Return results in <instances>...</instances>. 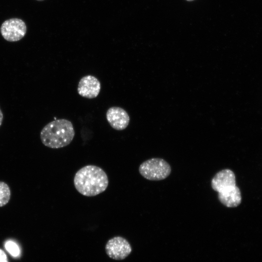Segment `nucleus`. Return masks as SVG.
<instances>
[{"label": "nucleus", "mask_w": 262, "mask_h": 262, "mask_svg": "<svg viewBox=\"0 0 262 262\" xmlns=\"http://www.w3.org/2000/svg\"><path fill=\"white\" fill-rule=\"evenodd\" d=\"M108 184V178L105 172L94 165H87L80 168L74 178L76 189L86 196H96L103 192Z\"/></svg>", "instance_id": "1"}, {"label": "nucleus", "mask_w": 262, "mask_h": 262, "mask_svg": "<svg viewBox=\"0 0 262 262\" xmlns=\"http://www.w3.org/2000/svg\"><path fill=\"white\" fill-rule=\"evenodd\" d=\"M75 131L71 121L55 119L45 125L40 132V139L45 146L59 148L68 145L73 140Z\"/></svg>", "instance_id": "2"}, {"label": "nucleus", "mask_w": 262, "mask_h": 262, "mask_svg": "<svg viewBox=\"0 0 262 262\" xmlns=\"http://www.w3.org/2000/svg\"><path fill=\"white\" fill-rule=\"evenodd\" d=\"M139 172L145 179L150 180H161L166 179L171 172V166L164 160L154 158L147 160L139 166Z\"/></svg>", "instance_id": "3"}, {"label": "nucleus", "mask_w": 262, "mask_h": 262, "mask_svg": "<svg viewBox=\"0 0 262 262\" xmlns=\"http://www.w3.org/2000/svg\"><path fill=\"white\" fill-rule=\"evenodd\" d=\"M0 32L3 38L9 42L21 40L26 34L27 26L23 20L12 18L4 21L1 24Z\"/></svg>", "instance_id": "4"}, {"label": "nucleus", "mask_w": 262, "mask_h": 262, "mask_svg": "<svg viewBox=\"0 0 262 262\" xmlns=\"http://www.w3.org/2000/svg\"><path fill=\"white\" fill-rule=\"evenodd\" d=\"M107 255L116 260H122L131 253L132 248L129 242L121 236H115L109 239L105 246Z\"/></svg>", "instance_id": "5"}, {"label": "nucleus", "mask_w": 262, "mask_h": 262, "mask_svg": "<svg viewBox=\"0 0 262 262\" xmlns=\"http://www.w3.org/2000/svg\"><path fill=\"white\" fill-rule=\"evenodd\" d=\"M100 89L101 84L99 81L96 77L88 75L80 79L77 91L81 96L92 99L97 97Z\"/></svg>", "instance_id": "6"}, {"label": "nucleus", "mask_w": 262, "mask_h": 262, "mask_svg": "<svg viewBox=\"0 0 262 262\" xmlns=\"http://www.w3.org/2000/svg\"><path fill=\"white\" fill-rule=\"evenodd\" d=\"M106 116L112 128L117 131L125 129L130 122V116L128 113L119 107L114 106L109 108Z\"/></svg>", "instance_id": "7"}, {"label": "nucleus", "mask_w": 262, "mask_h": 262, "mask_svg": "<svg viewBox=\"0 0 262 262\" xmlns=\"http://www.w3.org/2000/svg\"><path fill=\"white\" fill-rule=\"evenodd\" d=\"M236 185L235 176L232 171L225 169L218 172L211 181L213 189L218 193Z\"/></svg>", "instance_id": "8"}, {"label": "nucleus", "mask_w": 262, "mask_h": 262, "mask_svg": "<svg viewBox=\"0 0 262 262\" xmlns=\"http://www.w3.org/2000/svg\"><path fill=\"white\" fill-rule=\"evenodd\" d=\"M218 199L222 204L227 207H237L242 200L240 190L235 185L223 192L218 193Z\"/></svg>", "instance_id": "9"}, {"label": "nucleus", "mask_w": 262, "mask_h": 262, "mask_svg": "<svg viewBox=\"0 0 262 262\" xmlns=\"http://www.w3.org/2000/svg\"><path fill=\"white\" fill-rule=\"evenodd\" d=\"M11 190L8 185L0 181V207L6 205L10 200Z\"/></svg>", "instance_id": "10"}, {"label": "nucleus", "mask_w": 262, "mask_h": 262, "mask_svg": "<svg viewBox=\"0 0 262 262\" xmlns=\"http://www.w3.org/2000/svg\"><path fill=\"white\" fill-rule=\"evenodd\" d=\"M5 248L8 252L14 257H17L20 255V250L19 246L15 242L9 240L5 242Z\"/></svg>", "instance_id": "11"}, {"label": "nucleus", "mask_w": 262, "mask_h": 262, "mask_svg": "<svg viewBox=\"0 0 262 262\" xmlns=\"http://www.w3.org/2000/svg\"><path fill=\"white\" fill-rule=\"evenodd\" d=\"M0 262H8L6 254L1 249H0Z\"/></svg>", "instance_id": "12"}, {"label": "nucleus", "mask_w": 262, "mask_h": 262, "mask_svg": "<svg viewBox=\"0 0 262 262\" xmlns=\"http://www.w3.org/2000/svg\"><path fill=\"white\" fill-rule=\"evenodd\" d=\"M3 119V115L2 112L0 108V127L1 126Z\"/></svg>", "instance_id": "13"}, {"label": "nucleus", "mask_w": 262, "mask_h": 262, "mask_svg": "<svg viewBox=\"0 0 262 262\" xmlns=\"http://www.w3.org/2000/svg\"><path fill=\"white\" fill-rule=\"evenodd\" d=\"M186 0L187 1H194L195 0Z\"/></svg>", "instance_id": "14"}, {"label": "nucleus", "mask_w": 262, "mask_h": 262, "mask_svg": "<svg viewBox=\"0 0 262 262\" xmlns=\"http://www.w3.org/2000/svg\"><path fill=\"white\" fill-rule=\"evenodd\" d=\"M38 0V1H43V0Z\"/></svg>", "instance_id": "15"}]
</instances>
